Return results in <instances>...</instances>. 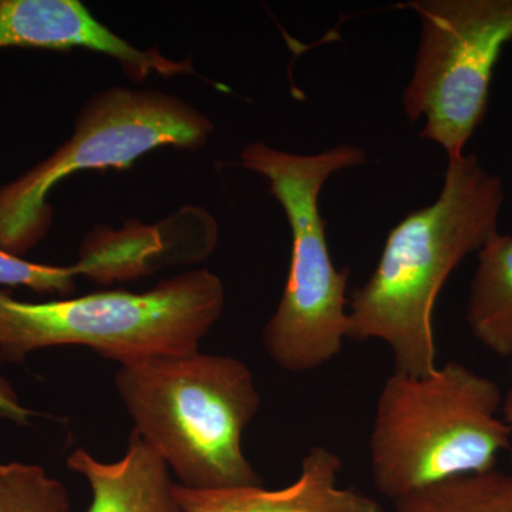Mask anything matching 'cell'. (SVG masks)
Segmentation results:
<instances>
[{
  "instance_id": "1",
  "label": "cell",
  "mask_w": 512,
  "mask_h": 512,
  "mask_svg": "<svg viewBox=\"0 0 512 512\" xmlns=\"http://www.w3.org/2000/svg\"><path fill=\"white\" fill-rule=\"evenodd\" d=\"M504 201L503 180L476 156L448 158L439 198L389 232L375 271L350 295L348 339L389 345L396 372H433L437 298L463 259L497 234Z\"/></svg>"
},
{
  "instance_id": "2",
  "label": "cell",
  "mask_w": 512,
  "mask_h": 512,
  "mask_svg": "<svg viewBox=\"0 0 512 512\" xmlns=\"http://www.w3.org/2000/svg\"><path fill=\"white\" fill-rule=\"evenodd\" d=\"M114 387L134 433L163 458L181 487L262 485L242 447L262 402L242 360L200 350L148 357L120 365Z\"/></svg>"
},
{
  "instance_id": "3",
  "label": "cell",
  "mask_w": 512,
  "mask_h": 512,
  "mask_svg": "<svg viewBox=\"0 0 512 512\" xmlns=\"http://www.w3.org/2000/svg\"><path fill=\"white\" fill-rule=\"evenodd\" d=\"M494 380L451 360L424 376L384 382L370 433L376 490L389 500L497 468L510 448Z\"/></svg>"
},
{
  "instance_id": "4",
  "label": "cell",
  "mask_w": 512,
  "mask_h": 512,
  "mask_svg": "<svg viewBox=\"0 0 512 512\" xmlns=\"http://www.w3.org/2000/svg\"><path fill=\"white\" fill-rule=\"evenodd\" d=\"M239 157L242 167L268 181L291 228L288 279L262 342L285 372H312L339 355L349 329L350 271L333 264L320 191L333 174L366 164L365 150L339 144L316 154H295L252 141Z\"/></svg>"
},
{
  "instance_id": "5",
  "label": "cell",
  "mask_w": 512,
  "mask_h": 512,
  "mask_svg": "<svg viewBox=\"0 0 512 512\" xmlns=\"http://www.w3.org/2000/svg\"><path fill=\"white\" fill-rule=\"evenodd\" d=\"M220 276L194 269L146 292L106 291L62 301H18L0 289V362L36 350L84 346L119 365L200 350L221 318Z\"/></svg>"
},
{
  "instance_id": "6",
  "label": "cell",
  "mask_w": 512,
  "mask_h": 512,
  "mask_svg": "<svg viewBox=\"0 0 512 512\" xmlns=\"http://www.w3.org/2000/svg\"><path fill=\"white\" fill-rule=\"evenodd\" d=\"M212 133V121L173 94L121 86L93 94L69 140L0 187V249L22 258L46 237L53 221L50 192L74 173L124 170L161 147L198 150Z\"/></svg>"
},
{
  "instance_id": "7",
  "label": "cell",
  "mask_w": 512,
  "mask_h": 512,
  "mask_svg": "<svg viewBox=\"0 0 512 512\" xmlns=\"http://www.w3.org/2000/svg\"><path fill=\"white\" fill-rule=\"evenodd\" d=\"M420 20L407 119H424L420 137L447 158L463 156L484 121L498 59L512 40V0H417Z\"/></svg>"
},
{
  "instance_id": "8",
  "label": "cell",
  "mask_w": 512,
  "mask_h": 512,
  "mask_svg": "<svg viewBox=\"0 0 512 512\" xmlns=\"http://www.w3.org/2000/svg\"><path fill=\"white\" fill-rule=\"evenodd\" d=\"M5 47L90 50L116 60L137 83L153 72L167 79L194 73L191 59H168L157 47L131 45L80 0H0V49Z\"/></svg>"
},
{
  "instance_id": "9",
  "label": "cell",
  "mask_w": 512,
  "mask_h": 512,
  "mask_svg": "<svg viewBox=\"0 0 512 512\" xmlns=\"http://www.w3.org/2000/svg\"><path fill=\"white\" fill-rule=\"evenodd\" d=\"M342 460L329 448L313 447L293 483L268 490L255 487L191 490L177 484L185 512H384L375 498L340 487Z\"/></svg>"
},
{
  "instance_id": "10",
  "label": "cell",
  "mask_w": 512,
  "mask_h": 512,
  "mask_svg": "<svg viewBox=\"0 0 512 512\" xmlns=\"http://www.w3.org/2000/svg\"><path fill=\"white\" fill-rule=\"evenodd\" d=\"M66 464L92 490L87 512H185L170 468L134 431L120 460L106 463L77 448Z\"/></svg>"
},
{
  "instance_id": "11",
  "label": "cell",
  "mask_w": 512,
  "mask_h": 512,
  "mask_svg": "<svg viewBox=\"0 0 512 512\" xmlns=\"http://www.w3.org/2000/svg\"><path fill=\"white\" fill-rule=\"evenodd\" d=\"M466 320L485 349L512 356V235L498 231L478 251Z\"/></svg>"
},
{
  "instance_id": "12",
  "label": "cell",
  "mask_w": 512,
  "mask_h": 512,
  "mask_svg": "<svg viewBox=\"0 0 512 512\" xmlns=\"http://www.w3.org/2000/svg\"><path fill=\"white\" fill-rule=\"evenodd\" d=\"M394 512H512V473L451 478L393 501Z\"/></svg>"
},
{
  "instance_id": "13",
  "label": "cell",
  "mask_w": 512,
  "mask_h": 512,
  "mask_svg": "<svg viewBox=\"0 0 512 512\" xmlns=\"http://www.w3.org/2000/svg\"><path fill=\"white\" fill-rule=\"evenodd\" d=\"M0 512H73L69 490L36 464L0 463Z\"/></svg>"
},
{
  "instance_id": "14",
  "label": "cell",
  "mask_w": 512,
  "mask_h": 512,
  "mask_svg": "<svg viewBox=\"0 0 512 512\" xmlns=\"http://www.w3.org/2000/svg\"><path fill=\"white\" fill-rule=\"evenodd\" d=\"M79 276L99 281V262L92 256L80 255L74 265H40L0 249V286H25L37 293L67 296L76 289L74 281Z\"/></svg>"
},
{
  "instance_id": "15",
  "label": "cell",
  "mask_w": 512,
  "mask_h": 512,
  "mask_svg": "<svg viewBox=\"0 0 512 512\" xmlns=\"http://www.w3.org/2000/svg\"><path fill=\"white\" fill-rule=\"evenodd\" d=\"M511 359V383L508 389L507 396L503 397V406H501V413H503V420L507 426L508 436H510V457L512 461V356Z\"/></svg>"
},
{
  "instance_id": "16",
  "label": "cell",
  "mask_w": 512,
  "mask_h": 512,
  "mask_svg": "<svg viewBox=\"0 0 512 512\" xmlns=\"http://www.w3.org/2000/svg\"><path fill=\"white\" fill-rule=\"evenodd\" d=\"M0 363H2V362H0Z\"/></svg>"
}]
</instances>
